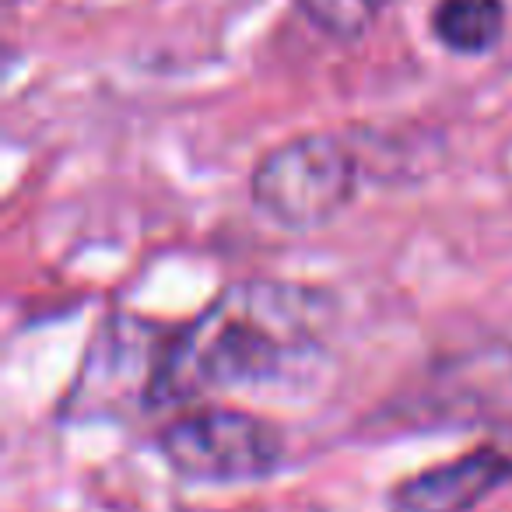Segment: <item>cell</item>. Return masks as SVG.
I'll return each instance as SVG.
<instances>
[{"instance_id":"obj_1","label":"cell","mask_w":512,"mask_h":512,"mask_svg":"<svg viewBox=\"0 0 512 512\" xmlns=\"http://www.w3.org/2000/svg\"><path fill=\"white\" fill-rule=\"evenodd\" d=\"M327 320H334V299L323 288L271 278L228 285L186 327L169 330L151 407L281 376L313 348Z\"/></svg>"},{"instance_id":"obj_2","label":"cell","mask_w":512,"mask_h":512,"mask_svg":"<svg viewBox=\"0 0 512 512\" xmlns=\"http://www.w3.org/2000/svg\"><path fill=\"white\" fill-rule=\"evenodd\" d=\"M358 155L334 134L274 144L249 172V200L281 228L309 232L348 211L358 193Z\"/></svg>"},{"instance_id":"obj_3","label":"cell","mask_w":512,"mask_h":512,"mask_svg":"<svg viewBox=\"0 0 512 512\" xmlns=\"http://www.w3.org/2000/svg\"><path fill=\"white\" fill-rule=\"evenodd\" d=\"M165 460L193 481H256L281 463L285 439L271 421L232 407H200L176 418L158 439Z\"/></svg>"},{"instance_id":"obj_4","label":"cell","mask_w":512,"mask_h":512,"mask_svg":"<svg viewBox=\"0 0 512 512\" xmlns=\"http://www.w3.org/2000/svg\"><path fill=\"white\" fill-rule=\"evenodd\" d=\"M509 477L512 456L495 446H484L404 481L397 488V505L404 512H467Z\"/></svg>"},{"instance_id":"obj_5","label":"cell","mask_w":512,"mask_h":512,"mask_svg":"<svg viewBox=\"0 0 512 512\" xmlns=\"http://www.w3.org/2000/svg\"><path fill=\"white\" fill-rule=\"evenodd\" d=\"M432 36L456 57H484L505 36V0H435Z\"/></svg>"},{"instance_id":"obj_6","label":"cell","mask_w":512,"mask_h":512,"mask_svg":"<svg viewBox=\"0 0 512 512\" xmlns=\"http://www.w3.org/2000/svg\"><path fill=\"white\" fill-rule=\"evenodd\" d=\"M355 4H358V8H362L369 18H376L379 11H386L390 4H397V0H355Z\"/></svg>"}]
</instances>
